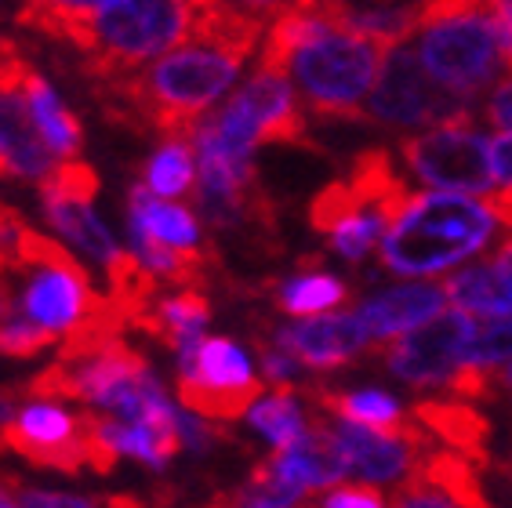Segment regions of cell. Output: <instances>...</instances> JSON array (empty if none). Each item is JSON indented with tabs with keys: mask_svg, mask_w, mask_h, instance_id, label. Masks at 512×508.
Returning a JSON list of instances; mask_svg holds the SVG:
<instances>
[{
	"mask_svg": "<svg viewBox=\"0 0 512 508\" xmlns=\"http://www.w3.org/2000/svg\"><path fill=\"white\" fill-rule=\"evenodd\" d=\"M258 37V11L215 0L200 11L186 44L164 51L146 69L95 80V95L120 124L157 131L164 138H193L207 109L233 88L244 62L258 48Z\"/></svg>",
	"mask_w": 512,
	"mask_h": 508,
	"instance_id": "obj_1",
	"label": "cell"
},
{
	"mask_svg": "<svg viewBox=\"0 0 512 508\" xmlns=\"http://www.w3.org/2000/svg\"><path fill=\"white\" fill-rule=\"evenodd\" d=\"M385 51L382 40L349 22L327 19L291 0L269 26L258 66L287 73L320 117L364 120L360 102L375 88Z\"/></svg>",
	"mask_w": 512,
	"mask_h": 508,
	"instance_id": "obj_2",
	"label": "cell"
},
{
	"mask_svg": "<svg viewBox=\"0 0 512 508\" xmlns=\"http://www.w3.org/2000/svg\"><path fill=\"white\" fill-rule=\"evenodd\" d=\"M215 0H109L102 8L22 4L19 22L73 44L91 80L124 77L193 37L200 11Z\"/></svg>",
	"mask_w": 512,
	"mask_h": 508,
	"instance_id": "obj_3",
	"label": "cell"
},
{
	"mask_svg": "<svg viewBox=\"0 0 512 508\" xmlns=\"http://www.w3.org/2000/svg\"><path fill=\"white\" fill-rule=\"evenodd\" d=\"M491 207L458 189L418 193L382 236V265L393 276H436L480 254L494 236Z\"/></svg>",
	"mask_w": 512,
	"mask_h": 508,
	"instance_id": "obj_4",
	"label": "cell"
},
{
	"mask_svg": "<svg viewBox=\"0 0 512 508\" xmlns=\"http://www.w3.org/2000/svg\"><path fill=\"white\" fill-rule=\"evenodd\" d=\"M418 55L444 88L476 102L509 73V44L487 0H418Z\"/></svg>",
	"mask_w": 512,
	"mask_h": 508,
	"instance_id": "obj_5",
	"label": "cell"
},
{
	"mask_svg": "<svg viewBox=\"0 0 512 508\" xmlns=\"http://www.w3.org/2000/svg\"><path fill=\"white\" fill-rule=\"evenodd\" d=\"M262 142L280 146H306V113L298 109L295 91L287 84V73L258 66L244 88L233 91L229 102L215 113H207L193 131V146L215 149V153H237L251 157V149Z\"/></svg>",
	"mask_w": 512,
	"mask_h": 508,
	"instance_id": "obj_6",
	"label": "cell"
},
{
	"mask_svg": "<svg viewBox=\"0 0 512 508\" xmlns=\"http://www.w3.org/2000/svg\"><path fill=\"white\" fill-rule=\"evenodd\" d=\"M364 120L385 127H440V124H469L473 102L454 95L429 73L418 48L407 40L385 51L378 84L367 95Z\"/></svg>",
	"mask_w": 512,
	"mask_h": 508,
	"instance_id": "obj_7",
	"label": "cell"
},
{
	"mask_svg": "<svg viewBox=\"0 0 512 508\" xmlns=\"http://www.w3.org/2000/svg\"><path fill=\"white\" fill-rule=\"evenodd\" d=\"M19 273H30V284L19 294V313L51 331L69 334L102 305L99 294H91L88 273L73 262V254L26 225L19 233Z\"/></svg>",
	"mask_w": 512,
	"mask_h": 508,
	"instance_id": "obj_8",
	"label": "cell"
},
{
	"mask_svg": "<svg viewBox=\"0 0 512 508\" xmlns=\"http://www.w3.org/2000/svg\"><path fill=\"white\" fill-rule=\"evenodd\" d=\"M262 396V381L251 360L229 338H200L193 349L178 352V400L200 418H244Z\"/></svg>",
	"mask_w": 512,
	"mask_h": 508,
	"instance_id": "obj_9",
	"label": "cell"
},
{
	"mask_svg": "<svg viewBox=\"0 0 512 508\" xmlns=\"http://www.w3.org/2000/svg\"><path fill=\"white\" fill-rule=\"evenodd\" d=\"M400 157L418 182L458 193H487L494 182L491 138L469 124H440L400 142Z\"/></svg>",
	"mask_w": 512,
	"mask_h": 508,
	"instance_id": "obj_10",
	"label": "cell"
},
{
	"mask_svg": "<svg viewBox=\"0 0 512 508\" xmlns=\"http://www.w3.org/2000/svg\"><path fill=\"white\" fill-rule=\"evenodd\" d=\"M473 327V313L447 309L382 342V360L396 378L414 389H447L454 371L465 363V342Z\"/></svg>",
	"mask_w": 512,
	"mask_h": 508,
	"instance_id": "obj_11",
	"label": "cell"
},
{
	"mask_svg": "<svg viewBox=\"0 0 512 508\" xmlns=\"http://www.w3.org/2000/svg\"><path fill=\"white\" fill-rule=\"evenodd\" d=\"M0 447L37 469H91V414H69L55 400L26 403L0 429Z\"/></svg>",
	"mask_w": 512,
	"mask_h": 508,
	"instance_id": "obj_12",
	"label": "cell"
},
{
	"mask_svg": "<svg viewBox=\"0 0 512 508\" xmlns=\"http://www.w3.org/2000/svg\"><path fill=\"white\" fill-rule=\"evenodd\" d=\"M393 505H418V508H444V505H487L476 476V461L458 454V450L429 447L422 458L414 461L389 494Z\"/></svg>",
	"mask_w": 512,
	"mask_h": 508,
	"instance_id": "obj_13",
	"label": "cell"
},
{
	"mask_svg": "<svg viewBox=\"0 0 512 508\" xmlns=\"http://www.w3.org/2000/svg\"><path fill=\"white\" fill-rule=\"evenodd\" d=\"M273 342L284 345L309 371H335V367H345L360 352L371 349L375 338L367 334V327L353 309V313L302 316V323H287V327L273 331Z\"/></svg>",
	"mask_w": 512,
	"mask_h": 508,
	"instance_id": "obj_14",
	"label": "cell"
},
{
	"mask_svg": "<svg viewBox=\"0 0 512 508\" xmlns=\"http://www.w3.org/2000/svg\"><path fill=\"white\" fill-rule=\"evenodd\" d=\"M55 160H59V153L48 146V138L40 131L30 98L22 91V80L19 84H0V175L44 182L59 167Z\"/></svg>",
	"mask_w": 512,
	"mask_h": 508,
	"instance_id": "obj_15",
	"label": "cell"
},
{
	"mask_svg": "<svg viewBox=\"0 0 512 508\" xmlns=\"http://www.w3.org/2000/svg\"><path fill=\"white\" fill-rule=\"evenodd\" d=\"M447 302L451 298H447V291L440 284L414 280V284L385 287V291L367 294L364 302L356 305V316L367 327V334L375 338V345H382L389 338H396V334L425 323L429 316L444 313Z\"/></svg>",
	"mask_w": 512,
	"mask_h": 508,
	"instance_id": "obj_16",
	"label": "cell"
},
{
	"mask_svg": "<svg viewBox=\"0 0 512 508\" xmlns=\"http://www.w3.org/2000/svg\"><path fill=\"white\" fill-rule=\"evenodd\" d=\"M414 421L429 429L433 440H440L444 447L458 450L465 458H473L476 465H487L491 458V421L487 414L476 411L473 400H462V396H454L451 400H418L411 407Z\"/></svg>",
	"mask_w": 512,
	"mask_h": 508,
	"instance_id": "obj_17",
	"label": "cell"
},
{
	"mask_svg": "<svg viewBox=\"0 0 512 508\" xmlns=\"http://www.w3.org/2000/svg\"><path fill=\"white\" fill-rule=\"evenodd\" d=\"M444 291L473 316H512V240L498 244L491 258L454 273Z\"/></svg>",
	"mask_w": 512,
	"mask_h": 508,
	"instance_id": "obj_18",
	"label": "cell"
},
{
	"mask_svg": "<svg viewBox=\"0 0 512 508\" xmlns=\"http://www.w3.org/2000/svg\"><path fill=\"white\" fill-rule=\"evenodd\" d=\"M309 396L320 411L338 414V418L360 421V425H371V429L396 432L404 436L411 432L414 418H407L404 407L396 403V396L382 389H356V392H335V389H320V385H309Z\"/></svg>",
	"mask_w": 512,
	"mask_h": 508,
	"instance_id": "obj_19",
	"label": "cell"
},
{
	"mask_svg": "<svg viewBox=\"0 0 512 508\" xmlns=\"http://www.w3.org/2000/svg\"><path fill=\"white\" fill-rule=\"evenodd\" d=\"M207 320H211V305L200 294V287H182L171 298H160L157 309L142 323V331H149L157 342L171 345L175 352H186L204 338Z\"/></svg>",
	"mask_w": 512,
	"mask_h": 508,
	"instance_id": "obj_20",
	"label": "cell"
},
{
	"mask_svg": "<svg viewBox=\"0 0 512 508\" xmlns=\"http://www.w3.org/2000/svg\"><path fill=\"white\" fill-rule=\"evenodd\" d=\"M40 200H44V215H48L55 233L66 236L69 244H77L84 254H91L99 265L117 262L120 247L113 244V236L102 225V218L91 211V204H80V200H51V196H40Z\"/></svg>",
	"mask_w": 512,
	"mask_h": 508,
	"instance_id": "obj_21",
	"label": "cell"
},
{
	"mask_svg": "<svg viewBox=\"0 0 512 508\" xmlns=\"http://www.w3.org/2000/svg\"><path fill=\"white\" fill-rule=\"evenodd\" d=\"M22 91H26V98H30V109H33V117H37L40 131H44V138H48V146L55 149L62 160L77 157L80 142H84V131H80L77 117L59 102V95H55L33 69H26Z\"/></svg>",
	"mask_w": 512,
	"mask_h": 508,
	"instance_id": "obj_22",
	"label": "cell"
},
{
	"mask_svg": "<svg viewBox=\"0 0 512 508\" xmlns=\"http://www.w3.org/2000/svg\"><path fill=\"white\" fill-rule=\"evenodd\" d=\"M306 273H298L295 280H287L280 284V294H276V305L284 309L287 316H320V313H331L338 305L349 298V287L338 280V276H327V273H316L313 265L316 258H306Z\"/></svg>",
	"mask_w": 512,
	"mask_h": 508,
	"instance_id": "obj_23",
	"label": "cell"
},
{
	"mask_svg": "<svg viewBox=\"0 0 512 508\" xmlns=\"http://www.w3.org/2000/svg\"><path fill=\"white\" fill-rule=\"evenodd\" d=\"M193 138H164V146L149 157L146 164V186L164 200L186 196L189 189L197 186V164H193Z\"/></svg>",
	"mask_w": 512,
	"mask_h": 508,
	"instance_id": "obj_24",
	"label": "cell"
},
{
	"mask_svg": "<svg viewBox=\"0 0 512 508\" xmlns=\"http://www.w3.org/2000/svg\"><path fill=\"white\" fill-rule=\"evenodd\" d=\"M247 418H251V425H255V429L273 443V450L295 443L298 436H306V429H309L306 411L298 407V400L291 396V389H276L273 396H266V400L258 396L255 407L247 411Z\"/></svg>",
	"mask_w": 512,
	"mask_h": 508,
	"instance_id": "obj_25",
	"label": "cell"
},
{
	"mask_svg": "<svg viewBox=\"0 0 512 508\" xmlns=\"http://www.w3.org/2000/svg\"><path fill=\"white\" fill-rule=\"evenodd\" d=\"M512 360V316H483L465 342V363L498 367Z\"/></svg>",
	"mask_w": 512,
	"mask_h": 508,
	"instance_id": "obj_26",
	"label": "cell"
},
{
	"mask_svg": "<svg viewBox=\"0 0 512 508\" xmlns=\"http://www.w3.org/2000/svg\"><path fill=\"white\" fill-rule=\"evenodd\" d=\"M40 196L91 204V200L99 196V175H95V167L80 164V160H66V164H59L44 182H40Z\"/></svg>",
	"mask_w": 512,
	"mask_h": 508,
	"instance_id": "obj_27",
	"label": "cell"
},
{
	"mask_svg": "<svg viewBox=\"0 0 512 508\" xmlns=\"http://www.w3.org/2000/svg\"><path fill=\"white\" fill-rule=\"evenodd\" d=\"M51 345H59V331H51L30 316L0 323V356H37V352H48Z\"/></svg>",
	"mask_w": 512,
	"mask_h": 508,
	"instance_id": "obj_28",
	"label": "cell"
},
{
	"mask_svg": "<svg viewBox=\"0 0 512 508\" xmlns=\"http://www.w3.org/2000/svg\"><path fill=\"white\" fill-rule=\"evenodd\" d=\"M258 352H262V371H266V381L273 389H295V378L302 371V363L276 342H258Z\"/></svg>",
	"mask_w": 512,
	"mask_h": 508,
	"instance_id": "obj_29",
	"label": "cell"
},
{
	"mask_svg": "<svg viewBox=\"0 0 512 508\" xmlns=\"http://www.w3.org/2000/svg\"><path fill=\"white\" fill-rule=\"evenodd\" d=\"M385 494L378 483H335L331 490H324L327 508H382Z\"/></svg>",
	"mask_w": 512,
	"mask_h": 508,
	"instance_id": "obj_30",
	"label": "cell"
},
{
	"mask_svg": "<svg viewBox=\"0 0 512 508\" xmlns=\"http://www.w3.org/2000/svg\"><path fill=\"white\" fill-rule=\"evenodd\" d=\"M19 505H40V508H91L99 505L95 498L80 494H51V490H19Z\"/></svg>",
	"mask_w": 512,
	"mask_h": 508,
	"instance_id": "obj_31",
	"label": "cell"
},
{
	"mask_svg": "<svg viewBox=\"0 0 512 508\" xmlns=\"http://www.w3.org/2000/svg\"><path fill=\"white\" fill-rule=\"evenodd\" d=\"M491 167H494V182L512 189V131L491 138Z\"/></svg>",
	"mask_w": 512,
	"mask_h": 508,
	"instance_id": "obj_32",
	"label": "cell"
},
{
	"mask_svg": "<svg viewBox=\"0 0 512 508\" xmlns=\"http://www.w3.org/2000/svg\"><path fill=\"white\" fill-rule=\"evenodd\" d=\"M487 120L494 127H502V131H512V80L498 84L494 95L487 98Z\"/></svg>",
	"mask_w": 512,
	"mask_h": 508,
	"instance_id": "obj_33",
	"label": "cell"
},
{
	"mask_svg": "<svg viewBox=\"0 0 512 508\" xmlns=\"http://www.w3.org/2000/svg\"><path fill=\"white\" fill-rule=\"evenodd\" d=\"M483 204L491 207V215L498 218V222L505 225V229H509L512 233V189H498V193H487L483 196Z\"/></svg>",
	"mask_w": 512,
	"mask_h": 508,
	"instance_id": "obj_34",
	"label": "cell"
},
{
	"mask_svg": "<svg viewBox=\"0 0 512 508\" xmlns=\"http://www.w3.org/2000/svg\"><path fill=\"white\" fill-rule=\"evenodd\" d=\"M22 4H48V8H102L109 0H22Z\"/></svg>",
	"mask_w": 512,
	"mask_h": 508,
	"instance_id": "obj_35",
	"label": "cell"
},
{
	"mask_svg": "<svg viewBox=\"0 0 512 508\" xmlns=\"http://www.w3.org/2000/svg\"><path fill=\"white\" fill-rule=\"evenodd\" d=\"M233 4H240V8H251V11H258V15H266V11L287 8V4H291V0H233Z\"/></svg>",
	"mask_w": 512,
	"mask_h": 508,
	"instance_id": "obj_36",
	"label": "cell"
},
{
	"mask_svg": "<svg viewBox=\"0 0 512 508\" xmlns=\"http://www.w3.org/2000/svg\"><path fill=\"white\" fill-rule=\"evenodd\" d=\"M498 378H502L505 392H509V396H512V360H509V363H505V371H502V374H498Z\"/></svg>",
	"mask_w": 512,
	"mask_h": 508,
	"instance_id": "obj_37",
	"label": "cell"
},
{
	"mask_svg": "<svg viewBox=\"0 0 512 508\" xmlns=\"http://www.w3.org/2000/svg\"><path fill=\"white\" fill-rule=\"evenodd\" d=\"M4 313H8V298H4V291H0V320H4Z\"/></svg>",
	"mask_w": 512,
	"mask_h": 508,
	"instance_id": "obj_38",
	"label": "cell"
},
{
	"mask_svg": "<svg viewBox=\"0 0 512 508\" xmlns=\"http://www.w3.org/2000/svg\"><path fill=\"white\" fill-rule=\"evenodd\" d=\"M505 44H509V73H512V30L505 33Z\"/></svg>",
	"mask_w": 512,
	"mask_h": 508,
	"instance_id": "obj_39",
	"label": "cell"
},
{
	"mask_svg": "<svg viewBox=\"0 0 512 508\" xmlns=\"http://www.w3.org/2000/svg\"><path fill=\"white\" fill-rule=\"evenodd\" d=\"M509 472H512V461H509Z\"/></svg>",
	"mask_w": 512,
	"mask_h": 508,
	"instance_id": "obj_40",
	"label": "cell"
}]
</instances>
